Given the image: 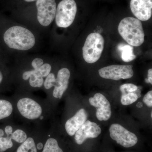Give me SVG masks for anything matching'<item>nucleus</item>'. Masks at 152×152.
I'll use <instances>...</instances> for the list:
<instances>
[{"mask_svg": "<svg viewBox=\"0 0 152 152\" xmlns=\"http://www.w3.org/2000/svg\"><path fill=\"white\" fill-rule=\"evenodd\" d=\"M6 45L11 49L28 50L35 45V36L30 30L20 26L9 28L4 35Z\"/></svg>", "mask_w": 152, "mask_h": 152, "instance_id": "nucleus-1", "label": "nucleus"}, {"mask_svg": "<svg viewBox=\"0 0 152 152\" xmlns=\"http://www.w3.org/2000/svg\"><path fill=\"white\" fill-rule=\"evenodd\" d=\"M118 31L123 39L132 46H140L144 43L145 33L138 19L133 17L123 19L119 24Z\"/></svg>", "mask_w": 152, "mask_h": 152, "instance_id": "nucleus-2", "label": "nucleus"}, {"mask_svg": "<svg viewBox=\"0 0 152 152\" xmlns=\"http://www.w3.org/2000/svg\"><path fill=\"white\" fill-rule=\"evenodd\" d=\"M103 37L98 33H93L87 37L83 48V58L87 63L93 64L97 61L104 48Z\"/></svg>", "mask_w": 152, "mask_h": 152, "instance_id": "nucleus-3", "label": "nucleus"}, {"mask_svg": "<svg viewBox=\"0 0 152 152\" xmlns=\"http://www.w3.org/2000/svg\"><path fill=\"white\" fill-rule=\"evenodd\" d=\"M77 6L75 0H62L56 8L55 20L57 26L69 27L73 23L77 14Z\"/></svg>", "mask_w": 152, "mask_h": 152, "instance_id": "nucleus-4", "label": "nucleus"}, {"mask_svg": "<svg viewBox=\"0 0 152 152\" xmlns=\"http://www.w3.org/2000/svg\"><path fill=\"white\" fill-rule=\"evenodd\" d=\"M109 131L111 138L122 146L131 148L137 143V136L125 129L121 125L113 124L110 127Z\"/></svg>", "mask_w": 152, "mask_h": 152, "instance_id": "nucleus-5", "label": "nucleus"}, {"mask_svg": "<svg viewBox=\"0 0 152 152\" xmlns=\"http://www.w3.org/2000/svg\"><path fill=\"white\" fill-rule=\"evenodd\" d=\"M36 6L38 22L43 26H48L55 18L56 11V1L37 0Z\"/></svg>", "mask_w": 152, "mask_h": 152, "instance_id": "nucleus-6", "label": "nucleus"}, {"mask_svg": "<svg viewBox=\"0 0 152 152\" xmlns=\"http://www.w3.org/2000/svg\"><path fill=\"white\" fill-rule=\"evenodd\" d=\"M132 68V65H113L100 69L99 75L103 78L114 80L129 79L134 75Z\"/></svg>", "mask_w": 152, "mask_h": 152, "instance_id": "nucleus-7", "label": "nucleus"}, {"mask_svg": "<svg viewBox=\"0 0 152 152\" xmlns=\"http://www.w3.org/2000/svg\"><path fill=\"white\" fill-rule=\"evenodd\" d=\"M17 107L21 115L28 119H37L42 113L41 106L30 98H24L19 100Z\"/></svg>", "mask_w": 152, "mask_h": 152, "instance_id": "nucleus-8", "label": "nucleus"}, {"mask_svg": "<svg viewBox=\"0 0 152 152\" xmlns=\"http://www.w3.org/2000/svg\"><path fill=\"white\" fill-rule=\"evenodd\" d=\"M90 104L96 108V116L99 121H107L110 119L112 115L110 104L104 96L100 93L95 94L90 98Z\"/></svg>", "mask_w": 152, "mask_h": 152, "instance_id": "nucleus-9", "label": "nucleus"}, {"mask_svg": "<svg viewBox=\"0 0 152 152\" xmlns=\"http://www.w3.org/2000/svg\"><path fill=\"white\" fill-rule=\"evenodd\" d=\"M101 132L102 130L99 125L91 121H86L75 133L76 143L82 145L87 139L97 137Z\"/></svg>", "mask_w": 152, "mask_h": 152, "instance_id": "nucleus-10", "label": "nucleus"}, {"mask_svg": "<svg viewBox=\"0 0 152 152\" xmlns=\"http://www.w3.org/2000/svg\"><path fill=\"white\" fill-rule=\"evenodd\" d=\"M132 12L140 21L149 20L152 15V0H131Z\"/></svg>", "mask_w": 152, "mask_h": 152, "instance_id": "nucleus-11", "label": "nucleus"}, {"mask_svg": "<svg viewBox=\"0 0 152 152\" xmlns=\"http://www.w3.org/2000/svg\"><path fill=\"white\" fill-rule=\"evenodd\" d=\"M70 77V72L67 68H64L58 71L53 92V96L56 98L61 99L66 91Z\"/></svg>", "mask_w": 152, "mask_h": 152, "instance_id": "nucleus-12", "label": "nucleus"}, {"mask_svg": "<svg viewBox=\"0 0 152 152\" xmlns=\"http://www.w3.org/2000/svg\"><path fill=\"white\" fill-rule=\"evenodd\" d=\"M88 114L84 109H81L73 117L67 121L65 129L69 135L74 136L87 119Z\"/></svg>", "mask_w": 152, "mask_h": 152, "instance_id": "nucleus-13", "label": "nucleus"}, {"mask_svg": "<svg viewBox=\"0 0 152 152\" xmlns=\"http://www.w3.org/2000/svg\"><path fill=\"white\" fill-rule=\"evenodd\" d=\"M23 78L25 80L30 78V86L33 88H41L44 83L43 77L41 76L38 69L25 72L23 75Z\"/></svg>", "mask_w": 152, "mask_h": 152, "instance_id": "nucleus-14", "label": "nucleus"}, {"mask_svg": "<svg viewBox=\"0 0 152 152\" xmlns=\"http://www.w3.org/2000/svg\"><path fill=\"white\" fill-rule=\"evenodd\" d=\"M119 50L121 51L122 59L125 62H129L136 58V56L134 53V48L130 45H120L118 47Z\"/></svg>", "mask_w": 152, "mask_h": 152, "instance_id": "nucleus-15", "label": "nucleus"}, {"mask_svg": "<svg viewBox=\"0 0 152 152\" xmlns=\"http://www.w3.org/2000/svg\"><path fill=\"white\" fill-rule=\"evenodd\" d=\"M12 111V105L10 102L0 99V120L10 116Z\"/></svg>", "mask_w": 152, "mask_h": 152, "instance_id": "nucleus-16", "label": "nucleus"}, {"mask_svg": "<svg viewBox=\"0 0 152 152\" xmlns=\"http://www.w3.org/2000/svg\"><path fill=\"white\" fill-rule=\"evenodd\" d=\"M17 152H37L34 139L29 137L18 148Z\"/></svg>", "mask_w": 152, "mask_h": 152, "instance_id": "nucleus-17", "label": "nucleus"}, {"mask_svg": "<svg viewBox=\"0 0 152 152\" xmlns=\"http://www.w3.org/2000/svg\"><path fill=\"white\" fill-rule=\"evenodd\" d=\"M42 152H64L56 139L49 138L45 144Z\"/></svg>", "mask_w": 152, "mask_h": 152, "instance_id": "nucleus-18", "label": "nucleus"}, {"mask_svg": "<svg viewBox=\"0 0 152 152\" xmlns=\"http://www.w3.org/2000/svg\"><path fill=\"white\" fill-rule=\"evenodd\" d=\"M138 98L135 91L123 94L121 98V103L123 105H129L136 102Z\"/></svg>", "mask_w": 152, "mask_h": 152, "instance_id": "nucleus-19", "label": "nucleus"}, {"mask_svg": "<svg viewBox=\"0 0 152 152\" xmlns=\"http://www.w3.org/2000/svg\"><path fill=\"white\" fill-rule=\"evenodd\" d=\"M12 140L10 136L0 137V152L6 151L13 147V144Z\"/></svg>", "mask_w": 152, "mask_h": 152, "instance_id": "nucleus-20", "label": "nucleus"}, {"mask_svg": "<svg viewBox=\"0 0 152 152\" xmlns=\"http://www.w3.org/2000/svg\"><path fill=\"white\" fill-rule=\"evenodd\" d=\"M11 138L15 141L22 143L27 139L26 134L21 129H17L11 135Z\"/></svg>", "mask_w": 152, "mask_h": 152, "instance_id": "nucleus-21", "label": "nucleus"}, {"mask_svg": "<svg viewBox=\"0 0 152 152\" xmlns=\"http://www.w3.org/2000/svg\"><path fill=\"white\" fill-rule=\"evenodd\" d=\"M138 89V88L136 85L132 83H127L122 85L121 86L120 90L122 94L127 93L134 92Z\"/></svg>", "mask_w": 152, "mask_h": 152, "instance_id": "nucleus-22", "label": "nucleus"}, {"mask_svg": "<svg viewBox=\"0 0 152 152\" xmlns=\"http://www.w3.org/2000/svg\"><path fill=\"white\" fill-rule=\"evenodd\" d=\"M56 81V78L54 74L50 73L44 82V86L46 89H50L53 86H54Z\"/></svg>", "mask_w": 152, "mask_h": 152, "instance_id": "nucleus-23", "label": "nucleus"}, {"mask_svg": "<svg viewBox=\"0 0 152 152\" xmlns=\"http://www.w3.org/2000/svg\"><path fill=\"white\" fill-rule=\"evenodd\" d=\"M51 70V66L49 64H43L38 69L39 72L43 77H47L50 73Z\"/></svg>", "mask_w": 152, "mask_h": 152, "instance_id": "nucleus-24", "label": "nucleus"}, {"mask_svg": "<svg viewBox=\"0 0 152 152\" xmlns=\"http://www.w3.org/2000/svg\"><path fill=\"white\" fill-rule=\"evenodd\" d=\"M143 101L147 106L152 107V91H149L144 96Z\"/></svg>", "mask_w": 152, "mask_h": 152, "instance_id": "nucleus-25", "label": "nucleus"}, {"mask_svg": "<svg viewBox=\"0 0 152 152\" xmlns=\"http://www.w3.org/2000/svg\"><path fill=\"white\" fill-rule=\"evenodd\" d=\"M43 64V60L40 58H37L33 60L31 63V66L34 68V69L37 70Z\"/></svg>", "mask_w": 152, "mask_h": 152, "instance_id": "nucleus-26", "label": "nucleus"}, {"mask_svg": "<svg viewBox=\"0 0 152 152\" xmlns=\"http://www.w3.org/2000/svg\"><path fill=\"white\" fill-rule=\"evenodd\" d=\"M146 83L152 84V69H151L148 71V78L145 80Z\"/></svg>", "mask_w": 152, "mask_h": 152, "instance_id": "nucleus-27", "label": "nucleus"}, {"mask_svg": "<svg viewBox=\"0 0 152 152\" xmlns=\"http://www.w3.org/2000/svg\"><path fill=\"white\" fill-rule=\"evenodd\" d=\"M5 132L7 136H11L13 132L12 127L10 126H7L5 128Z\"/></svg>", "mask_w": 152, "mask_h": 152, "instance_id": "nucleus-28", "label": "nucleus"}, {"mask_svg": "<svg viewBox=\"0 0 152 152\" xmlns=\"http://www.w3.org/2000/svg\"><path fill=\"white\" fill-rule=\"evenodd\" d=\"M43 148V145L42 143L39 142L37 144V148L39 150H42Z\"/></svg>", "mask_w": 152, "mask_h": 152, "instance_id": "nucleus-29", "label": "nucleus"}, {"mask_svg": "<svg viewBox=\"0 0 152 152\" xmlns=\"http://www.w3.org/2000/svg\"><path fill=\"white\" fill-rule=\"evenodd\" d=\"M4 131L2 129H0V137H4Z\"/></svg>", "mask_w": 152, "mask_h": 152, "instance_id": "nucleus-30", "label": "nucleus"}, {"mask_svg": "<svg viewBox=\"0 0 152 152\" xmlns=\"http://www.w3.org/2000/svg\"><path fill=\"white\" fill-rule=\"evenodd\" d=\"M143 106V104H142V102H138L137 105V107L139 108H140L142 107Z\"/></svg>", "mask_w": 152, "mask_h": 152, "instance_id": "nucleus-31", "label": "nucleus"}, {"mask_svg": "<svg viewBox=\"0 0 152 152\" xmlns=\"http://www.w3.org/2000/svg\"><path fill=\"white\" fill-rule=\"evenodd\" d=\"M3 79V74L0 71V84L1 83Z\"/></svg>", "mask_w": 152, "mask_h": 152, "instance_id": "nucleus-32", "label": "nucleus"}, {"mask_svg": "<svg viewBox=\"0 0 152 152\" xmlns=\"http://www.w3.org/2000/svg\"><path fill=\"white\" fill-rule=\"evenodd\" d=\"M25 1H26L30 2H32L35 1H37V0H25Z\"/></svg>", "mask_w": 152, "mask_h": 152, "instance_id": "nucleus-33", "label": "nucleus"}, {"mask_svg": "<svg viewBox=\"0 0 152 152\" xmlns=\"http://www.w3.org/2000/svg\"><path fill=\"white\" fill-rule=\"evenodd\" d=\"M44 117L43 116H41L40 117V120H42L43 119Z\"/></svg>", "mask_w": 152, "mask_h": 152, "instance_id": "nucleus-34", "label": "nucleus"}]
</instances>
